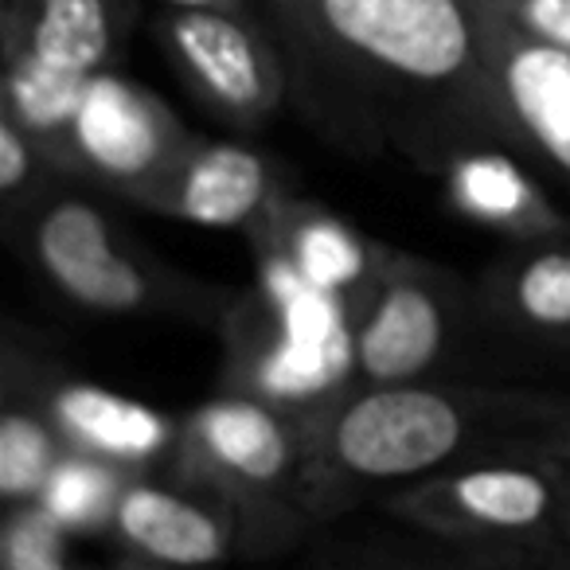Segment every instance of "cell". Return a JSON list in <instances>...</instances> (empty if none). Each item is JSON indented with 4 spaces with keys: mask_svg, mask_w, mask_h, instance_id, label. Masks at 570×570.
Here are the masks:
<instances>
[{
    "mask_svg": "<svg viewBox=\"0 0 570 570\" xmlns=\"http://www.w3.org/2000/svg\"><path fill=\"white\" fill-rule=\"evenodd\" d=\"M17 4H32V0H4V9H17Z\"/></svg>",
    "mask_w": 570,
    "mask_h": 570,
    "instance_id": "obj_28",
    "label": "cell"
},
{
    "mask_svg": "<svg viewBox=\"0 0 570 570\" xmlns=\"http://www.w3.org/2000/svg\"><path fill=\"white\" fill-rule=\"evenodd\" d=\"M305 465L309 430L258 399L219 387L180 414V438L165 473L227 500L250 523L266 559L317 528L305 508Z\"/></svg>",
    "mask_w": 570,
    "mask_h": 570,
    "instance_id": "obj_6",
    "label": "cell"
},
{
    "mask_svg": "<svg viewBox=\"0 0 570 570\" xmlns=\"http://www.w3.org/2000/svg\"><path fill=\"white\" fill-rule=\"evenodd\" d=\"M489 453H570V395L450 375L360 387L309 434L313 523Z\"/></svg>",
    "mask_w": 570,
    "mask_h": 570,
    "instance_id": "obj_2",
    "label": "cell"
},
{
    "mask_svg": "<svg viewBox=\"0 0 570 570\" xmlns=\"http://www.w3.org/2000/svg\"><path fill=\"white\" fill-rule=\"evenodd\" d=\"M375 570H497V567L453 551L450 559H403V562H391V567H375Z\"/></svg>",
    "mask_w": 570,
    "mask_h": 570,
    "instance_id": "obj_23",
    "label": "cell"
},
{
    "mask_svg": "<svg viewBox=\"0 0 570 570\" xmlns=\"http://www.w3.org/2000/svg\"><path fill=\"white\" fill-rule=\"evenodd\" d=\"M63 180L67 176L43 153V145L17 118L0 110V227H9L36 204H43V196H51Z\"/></svg>",
    "mask_w": 570,
    "mask_h": 570,
    "instance_id": "obj_20",
    "label": "cell"
},
{
    "mask_svg": "<svg viewBox=\"0 0 570 570\" xmlns=\"http://www.w3.org/2000/svg\"><path fill=\"white\" fill-rule=\"evenodd\" d=\"M294 173L269 153L243 141L191 137L168 176L149 191L141 212L212 230L254 235L285 196H294Z\"/></svg>",
    "mask_w": 570,
    "mask_h": 570,
    "instance_id": "obj_12",
    "label": "cell"
},
{
    "mask_svg": "<svg viewBox=\"0 0 570 570\" xmlns=\"http://www.w3.org/2000/svg\"><path fill=\"white\" fill-rule=\"evenodd\" d=\"M67 453L32 383V336L17 325L0 344V500L28 504Z\"/></svg>",
    "mask_w": 570,
    "mask_h": 570,
    "instance_id": "obj_18",
    "label": "cell"
},
{
    "mask_svg": "<svg viewBox=\"0 0 570 570\" xmlns=\"http://www.w3.org/2000/svg\"><path fill=\"white\" fill-rule=\"evenodd\" d=\"M508 149L570 184V56L531 40L492 0H469Z\"/></svg>",
    "mask_w": 570,
    "mask_h": 570,
    "instance_id": "obj_10",
    "label": "cell"
},
{
    "mask_svg": "<svg viewBox=\"0 0 570 570\" xmlns=\"http://www.w3.org/2000/svg\"><path fill=\"white\" fill-rule=\"evenodd\" d=\"M165 56L199 106L238 134H258L289 95V67L250 12L168 9Z\"/></svg>",
    "mask_w": 570,
    "mask_h": 570,
    "instance_id": "obj_9",
    "label": "cell"
},
{
    "mask_svg": "<svg viewBox=\"0 0 570 570\" xmlns=\"http://www.w3.org/2000/svg\"><path fill=\"white\" fill-rule=\"evenodd\" d=\"M191 137L165 98L114 67L82 90L67 137V180L141 207Z\"/></svg>",
    "mask_w": 570,
    "mask_h": 570,
    "instance_id": "obj_8",
    "label": "cell"
},
{
    "mask_svg": "<svg viewBox=\"0 0 570 570\" xmlns=\"http://www.w3.org/2000/svg\"><path fill=\"white\" fill-rule=\"evenodd\" d=\"M476 321L520 344L570 352V235L508 243L473 282Z\"/></svg>",
    "mask_w": 570,
    "mask_h": 570,
    "instance_id": "obj_15",
    "label": "cell"
},
{
    "mask_svg": "<svg viewBox=\"0 0 570 570\" xmlns=\"http://www.w3.org/2000/svg\"><path fill=\"white\" fill-rule=\"evenodd\" d=\"M445 204L473 227L504 243H539L570 235V215L551 199L515 149L500 141H465L434 168Z\"/></svg>",
    "mask_w": 570,
    "mask_h": 570,
    "instance_id": "obj_14",
    "label": "cell"
},
{
    "mask_svg": "<svg viewBox=\"0 0 570 570\" xmlns=\"http://www.w3.org/2000/svg\"><path fill=\"white\" fill-rule=\"evenodd\" d=\"M570 453H489L387 492L383 512L497 570L567 551Z\"/></svg>",
    "mask_w": 570,
    "mask_h": 570,
    "instance_id": "obj_5",
    "label": "cell"
},
{
    "mask_svg": "<svg viewBox=\"0 0 570 570\" xmlns=\"http://www.w3.org/2000/svg\"><path fill=\"white\" fill-rule=\"evenodd\" d=\"M219 387L250 395L313 430L360 391L356 309L277 262H254L219 321Z\"/></svg>",
    "mask_w": 570,
    "mask_h": 570,
    "instance_id": "obj_4",
    "label": "cell"
},
{
    "mask_svg": "<svg viewBox=\"0 0 570 570\" xmlns=\"http://www.w3.org/2000/svg\"><path fill=\"white\" fill-rule=\"evenodd\" d=\"M106 543L126 559L173 570H223L235 559H262L250 523L227 500L168 473H137L126 484Z\"/></svg>",
    "mask_w": 570,
    "mask_h": 570,
    "instance_id": "obj_11",
    "label": "cell"
},
{
    "mask_svg": "<svg viewBox=\"0 0 570 570\" xmlns=\"http://www.w3.org/2000/svg\"><path fill=\"white\" fill-rule=\"evenodd\" d=\"M32 383L71 453L114 461L129 473H165L180 438V414L157 411L134 395L82 380L63 364L48 360L32 341Z\"/></svg>",
    "mask_w": 570,
    "mask_h": 570,
    "instance_id": "obj_13",
    "label": "cell"
},
{
    "mask_svg": "<svg viewBox=\"0 0 570 570\" xmlns=\"http://www.w3.org/2000/svg\"><path fill=\"white\" fill-rule=\"evenodd\" d=\"M476 321V294L458 269L383 243L380 269L356 305L360 387L445 375Z\"/></svg>",
    "mask_w": 570,
    "mask_h": 570,
    "instance_id": "obj_7",
    "label": "cell"
},
{
    "mask_svg": "<svg viewBox=\"0 0 570 570\" xmlns=\"http://www.w3.org/2000/svg\"><path fill=\"white\" fill-rule=\"evenodd\" d=\"M567 543H570V465H567Z\"/></svg>",
    "mask_w": 570,
    "mask_h": 570,
    "instance_id": "obj_27",
    "label": "cell"
},
{
    "mask_svg": "<svg viewBox=\"0 0 570 570\" xmlns=\"http://www.w3.org/2000/svg\"><path fill=\"white\" fill-rule=\"evenodd\" d=\"M102 570H173V567H157V562H141V559H126V554H118V559Z\"/></svg>",
    "mask_w": 570,
    "mask_h": 570,
    "instance_id": "obj_25",
    "label": "cell"
},
{
    "mask_svg": "<svg viewBox=\"0 0 570 570\" xmlns=\"http://www.w3.org/2000/svg\"><path fill=\"white\" fill-rule=\"evenodd\" d=\"M137 473L114 465V461L90 458V453H71L56 461V469L43 481L36 504L75 539H106L118 512V500L126 492V484Z\"/></svg>",
    "mask_w": 570,
    "mask_h": 570,
    "instance_id": "obj_19",
    "label": "cell"
},
{
    "mask_svg": "<svg viewBox=\"0 0 570 570\" xmlns=\"http://www.w3.org/2000/svg\"><path fill=\"white\" fill-rule=\"evenodd\" d=\"M313 118L352 149L434 173L465 141H504L469 0H269Z\"/></svg>",
    "mask_w": 570,
    "mask_h": 570,
    "instance_id": "obj_1",
    "label": "cell"
},
{
    "mask_svg": "<svg viewBox=\"0 0 570 570\" xmlns=\"http://www.w3.org/2000/svg\"><path fill=\"white\" fill-rule=\"evenodd\" d=\"M168 9H219V12H250L246 0H165Z\"/></svg>",
    "mask_w": 570,
    "mask_h": 570,
    "instance_id": "obj_24",
    "label": "cell"
},
{
    "mask_svg": "<svg viewBox=\"0 0 570 570\" xmlns=\"http://www.w3.org/2000/svg\"><path fill=\"white\" fill-rule=\"evenodd\" d=\"M71 539L36 500L9 504L0 520V570H82L71 559Z\"/></svg>",
    "mask_w": 570,
    "mask_h": 570,
    "instance_id": "obj_21",
    "label": "cell"
},
{
    "mask_svg": "<svg viewBox=\"0 0 570 570\" xmlns=\"http://www.w3.org/2000/svg\"><path fill=\"white\" fill-rule=\"evenodd\" d=\"M254 262H277L309 285L356 309L380 269L383 243L352 227L344 215L302 191L285 196L254 235H246Z\"/></svg>",
    "mask_w": 570,
    "mask_h": 570,
    "instance_id": "obj_16",
    "label": "cell"
},
{
    "mask_svg": "<svg viewBox=\"0 0 570 570\" xmlns=\"http://www.w3.org/2000/svg\"><path fill=\"white\" fill-rule=\"evenodd\" d=\"M528 570H570V547L559 554H551L547 562H535V567H528Z\"/></svg>",
    "mask_w": 570,
    "mask_h": 570,
    "instance_id": "obj_26",
    "label": "cell"
},
{
    "mask_svg": "<svg viewBox=\"0 0 570 570\" xmlns=\"http://www.w3.org/2000/svg\"><path fill=\"white\" fill-rule=\"evenodd\" d=\"M0 230L51 297L95 317L219 328L238 294L165 262L118 219L106 191L79 180H63L43 204Z\"/></svg>",
    "mask_w": 570,
    "mask_h": 570,
    "instance_id": "obj_3",
    "label": "cell"
},
{
    "mask_svg": "<svg viewBox=\"0 0 570 570\" xmlns=\"http://www.w3.org/2000/svg\"><path fill=\"white\" fill-rule=\"evenodd\" d=\"M520 32L570 56V0H492Z\"/></svg>",
    "mask_w": 570,
    "mask_h": 570,
    "instance_id": "obj_22",
    "label": "cell"
},
{
    "mask_svg": "<svg viewBox=\"0 0 570 570\" xmlns=\"http://www.w3.org/2000/svg\"><path fill=\"white\" fill-rule=\"evenodd\" d=\"M129 0H32L0 9V48L28 51L75 79L114 71L129 40Z\"/></svg>",
    "mask_w": 570,
    "mask_h": 570,
    "instance_id": "obj_17",
    "label": "cell"
}]
</instances>
